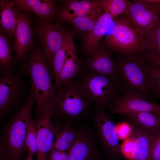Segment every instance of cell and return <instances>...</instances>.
Masks as SVG:
<instances>
[{
	"label": "cell",
	"mask_w": 160,
	"mask_h": 160,
	"mask_svg": "<svg viewBox=\"0 0 160 160\" xmlns=\"http://www.w3.org/2000/svg\"><path fill=\"white\" fill-rule=\"evenodd\" d=\"M17 72L23 77L29 78L36 97L34 119H37L51 104L56 91L54 75L48 64L43 49L34 46L20 65Z\"/></svg>",
	"instance_id": "obj_1"
},
{
	"label": "cell",
	"mask_w": 160,
	"mask_h": 160,
	"mask_svg": "<svg viewBox=\"0 0 160 160\" xmlns=\"http://www.w3.org/2000/svg\"><path fill=\"white\" fill-rule=\"evenodd\" d=\"M36 104L34 90L30 92L20 109L3 126L0 137V160H21L27 150L25 140L28 121Z\"/></svg>",
	"instance_id": "obj_2"
},
{
	"label": "cell",
	"mask_w": 160,
	"mask_h": 160,
	"mask_svg": "<svg viewBox=\"0 0 160 160\" xmlns=\"http://www.w3.org/2000/svg\"><path fill=\"white\" fill-rule=\"evenodd\" d=\"M51 105L52 119L69 121L85 116L91 105L77 79L56 87Z\"/></svg>",
	"instance_id": "obj_3"
},
{
	"label": "cell",
	"mask_w": 160,
	"mask_h": 160,
	"mask_svg": "<svg viewBox=\"0 0 160 160\" xmlns=\"http://www.w3.org/2000/svg\"><path fill=\"white\" fill-rule=\"evenodd\" d=\"M89 103L105 110L109 103L118 96L119 84L106 76L83 71L77 78Z\"/></svg>",
	"instance_id": "obj_4"
},
{
	"label": "cell",
	"mask_w": 160,
	"mask_h": 160,
	"mask_svg": "<svg viewBox=\"0 0 160 160\" xmlns=\"http://www.w3.org/2000/svg\"><path fill=\"white\" fill-rule=\"evenodd\" d=\"M17 72L0 76V117L17 113L24 104L30 89L28 80Z\"/></svg>",
	"instance_id": "obj_5"
},
{
	"label": "cell",
	"mask_w": 160,
	"mask_h": 160,
	"mask_svg": "<svg viewBox=\"0 0 160 160\" xmlns=\"http://www.w3.org/2000/svg\"><path fill=\"white\" fill-rule=\"evenodd\" d=\"M113 20L111 32L103 39L100 45L126 56L135 55L139 52L140 47L137 31L124 16H119Z\"/></svg>",
	"instance_id": "obj_6"
},
{
	"label": "cell",
	"mask_w": 160,
	"mask_h": 160,
	"mask_svg": "<svg viewBox=\"0 0 160 160\" xmlns=\"http://www.w3.org/2000/svg\"><path fill=\"white\" fill-rule=\"evenodd\" d=\"M61 24L38 17L33 21L34 36L38 38L43 46L48 64L53 73L54 57L62 45L68 30Z\"/></svg>",
	"instance_id": "obj_7"
},
{
	"label": "cell",
	"mask_w": 160,
	"mask_h": 160,
	"mask_svg": "<svg viewBox=\"0 0 160 160\" xmlns=\"http://www.w3.org/2000/svg\"><path fill=\"white\" fill-rule=\"evenodd\" d=\"M124 16L138 33L140 43L145 35L160 23V3L134 0Z\"/></svg>",
	"instance_id": "obj_8"
},
{
	"label": "cell",
	"mask_w": 160,
	"mask_h": 160,
	"mask_svg": "<svg viewBox=\"0 0 160 160\" xmlns=\"http://www.w3.org/2000/svg\"><path fill=\"white\" fill-rule=\"evenodd\" d=\"M135 56H127L125 59L116 62L118 71V82L119 84L123 82L127 89L147 95L150 90L144 70L145 60L140 55Z\"/></svg>",
	"instance_id": "obj_9"
},
{
	"label": "cell",
	"mask_w": 160,
	"mask_h": 160,
	"mask_svg": "<svg viewBox=\"0 0 160 160\" xmlns=\"http://www.w3.org/2000/svg\"><path fill=\"white\" fill-rule=\"evenodd\" d=\"M92 117L103 150L112 157H123L116 125L110 115L105 110L96 108Z\"/></svg>",
	"instance_id": "obj_10"
},
{
	"label": "cell",
	"mask_w": 160,
	"mask_h": 160,
	"mask_svg": "<svg viewBox=\"0 0 160 160\" xmlns=\"http://www.w3.org/2000/svg\"><path fill=\"white\" fill-rule=\"evenodd\" d=\"M144 96L136 91L127 89L121 96L113 99L106 113L122 116L131 112H149L160 115V104L148 101Z\"/></svg>",
	"instance_id": "obj_11"
},
{
	"label": "cell",
	"mask_w": 160,
	"mask_h": 160,
	"mask_svg": "<svg viewBox=\"0 0 160 160\" xmlns=\"http://www.w3.org/2000/svg\"><path fill=\"white\" fill-rule=\"evenodd\" d=\"M17 23L13 50L17 65H20L27 57L34 45L33 22L29 12L15 5Z\"/></svg>",
	"instance_id": "obj_12"
},
{
	"label": "cell",
	"mask_w": 160,
	"mask_h": 160,
	"mask_svg": "<svg viewBox=\"0 0 160 160\" xmlns=\"http://www.w3.org/2000/svg\"><path fill=\"white\" fill-rule=\"evenodd\" d=\"M112 51L99 45L85 55L83 71L111 77L117 81L118 71L116 62L112 58Z\"/></svg>",
	"instance_id": "obj_13"
},
{
	"label": "cell",
	"mask_w": 160,
	"mask_h": 160,
	"mask_svg": "<svg viewBox=\"0 0 160 160\" xmlns=\"http://www.w3.org/2000/svg\"><path fill=\"white\" fill-rule=\"evenodd\" d=\"M34 120L37 133L36 160H46L55 139L51 103L46 107L41 116Z\"/></svg>",
	"instance_id": "obj_14"
},
{
	"label": "cell",
	"mask_w": 160,
	"mask_h": 160,
	"mask_svg": "<svg viewBox=\"0 0 160 160\" xmlns=\"http://www.w3.org/2000/svg\"><path fill=\"white\" fill-rule=\"evenodd\" d=\"M122 116L131 128L129 137L134 142V148L131 160H150L154 132L144 128L126 115Z\"/></svg>",
	"instance_id": "obj_15"
},
{
	"label": "cell",
	"mask_w": 160,
	"mask_h": 160,
	"mask_svg": "<svg viewBox=\"0 0 160 160\" xmlns=\"http://www.w3.org/2000/svg\"><path fill=\"white\" fill-rule=\"evenodd\" d=\"M100 6V0H63L57 6L55 20L62 24L92 13Z\"/></svg>",
	"instance_id": "obj_16"
},
{
	"label": "cell",
	"mask_w": 160,
	"mask_h": 160,
	"mask_svg": "<svg viewBox=\"0 0 160 160\" xmlns=\"http://www.w3.org/2000/svg\"><path fill=\"white\" fill-rule=\"evenodd\" d=\"M68 155L69 160H103L92 135L83 127L78 128L76 138Z\"/></svg>",
	"instance_id": "obj_17"
},
{
	"label": "cell",
	"mask_w": 160,
	"mask_h": 160,
	"mask_svg": "<svg viewBox=\"0 0 160 160\" xmlns=\"http://www.w3.org/2000/svg\"><path fill=\"white\" fill-rule=\"evenodd\" d=\"M113 21L110 14L104 12L93 28L81 36V47L85 55L100 45L103 36L111 27Z\"/></svg>",
	"instance_id": "obj_18"
},
{
	"label": "cell",
	"mask_w": 160,
	"mask_h": 160,
	"mask_svg": "<svg viewBox=\"0 0 160 160\" xmlns=\"http://www.w3.org/2000/svg\"><path fill=\"white\" fill-rule=\"evenodd\" d=\"M52 121L55 133V141L51 149L68 153L76 138L78 128L71 125V121L52 119Z\"/></svg>",
	"instance_id": "obj_19"
},
{
	"label": "cell",
	"mask_w": 160,
	"mask_h": 160,
	"mask_svg": "<svg viewBox=\"0 0 160 160\" xmlns=\"http://www.w3.org/2000/svg\"><path fill=\"white\" fill-rule=\"evenodd\" d=\"M19 8L34 13L38 18L48 21L55 20L57 7L56 0H14Z\"/></svg>",
	"instance_id": "obj_20"
},
{
	"label": "cell",
	"mask_w": 160,
	"mask_h": 160,
	"mask_svg": "<svg viewBox=\"0 0 160 160\" xmlns=\"http://www.w3.org/2000/svg\"><path fill=\"white\" fill-rule=\"evenodd\" d=\"M83 71L82 64L78 57L74 41L71 43L55 87L76 79Z\"/></svg>",
	"instance_id": "obj_21"
},
{
	"label": "cell",
	"mask_w": 160,
	"mask_h": 160,
	"mask_svg": "<svg viewBox=\"0 0 160 160\" xmlns=\"http://www.w3.org/2000/svg\"><path fill=\"white\" fill-rule=\"evenodd\" d=\"M0 32L14 39L17 17L14 0H0Z\"/></svg>",
	"instance_id": "obj_22"
},
{
	"label": "cell",
	"mask_w": 160,
	"mask_h": 160,
	"mask_svg": "<svg viewBox=\"0 0 160 160\" xmlns=\"http://www.w3.org/2000/svg\"><path fill=\"white\" fill-rule=\"evenodd\" d=\"M14 41L0 32V73L4 75L15 71L16 64L13 50Z\"/></svg>",
	"instance_id": "obj_23"
},
{
	"label": "cell",
	"mask_w": 160,
	"mask_h": 160,
	"mask_svg": "<svg viewBox=\"0 0 160 160\" xmlns=\"http://www.w3.org/2000/svg\"><path fill=\"white\" fill-rule=\"evenodd\" d=\"M104 12L103 9L100 6L93 13L76 18L68 23L71 25L75 33H79L82 36L93 28Z\"/></svg>",
	"instance_id": "obj_24"
},
{
	"label": "cell",
	"mask_w": 160,
	"mask_h": 160,
	"mask_svg": "<svg viewBox=\"0 0 160 160\" xmlns=\"http://www.w3.org/2000/svg\"><path fill=\"white\" fill-rule=\"evenodd\" d=\"M74 35L72 31L68 30L64 42L54 57L52 69L55 78V86L57 85L60 76L64 66L67 53L72 42L74 41Z\"/></svg>",
	"instance_id": "obj_25"
},
{
	"label": "cell",
	"mask_w": 160,
	"mask_h": 160,
	"mask_svg": "<svg viewBox=\"0 0 160 160\" xmlns=\"http://www.w3.org/2000/svg\"><path fill=\"white\" fill-rule=\"evenodd\" d=\"M124 115L152 132L160 130V114L149 112H131Z\"/></svg>",
	"instance_id": "obj_26"
},
{
	"label": "cell",
	"mask_w": 160,
	"mask_h": 160,
	"mask_svg": "<svg viewBox=\"0 0 160 160\" xmlns=\"http://www.w3.org/2000/svg\"><path fill=\"white\" fill-rule=\"evenodd\" d=\"M151 52L160 57V23L145 35L140 43L139 52Z\"/></svg>",
	"instance_id": "obj_27"
},
{
	"label": "cell",
	"mask_w": 160,
	"mask_h": 160,
	"mask_svg": "<svg viewBox=\"0 0 160 160\" xmlns=\"http://www.w3.org/2000/svg\"><path fill=\"white\" fill-rule=\"evenodd\" d=\"M133 3L127 0H100L104 12L109 14L113 20L120 15L125 16Z\"/></svg>",
	"instance_id": "obj_28"
},
{
	"label": "cell",
	"mask_w": 160,
	"mask_h": 160,
	"mask_svg": "<svg viewBox=\"0 0 160 160\" xmlns=\"http://www.w3.org/2000/svg\"><path fill=\"white\" fill-rule=\"evenodd\" d=\"M144 68L150 91L160 97V68L152 65L145 61Z\"/></svg>",
	"instance_id": "obj_29"
},
{
	"label": "cell",
	"mask_w": 160,
	"mask_h": 160,
	"mask_svg": "<svg viewBox=\"0 0 160 160\" xmlns=\"http://www.w3.org/2000/svg\"><path fill=\"white\" fill-rule=\"evenodd\" d=\"M25 145L28 157L33 158L37 151L36 130L35 120L31 117L28 124Z\"/></svg>",
	"instance_id": "obj_30"
},
{
	"label": "cell",
	"mask_w": 160,
	"mask_h": 160,
	"mask_svg": "<svg viewBox=\"0 0 160 160\" xmlns=\"http://www.w3.org/2000/svg\"><path fill=\"white\" fill-rule=\"evenodd\" d=\"M154 132L150 153V160H160V130Z\"/></svg>",
	"instance_id": "obj_31"
},
{
	"label": "cell",
	"mask_w": 160,
	"mask_h": 160,
	"mask_svg": "<svg viewBox=\"0 0 160 160\" xmlns=\"http://www.w3.org/2000/svg\"><path fill=\"white\" fill-rule=\"evenodd\" d=\"M121 145V151L124 156L131 160L134 150V142L129 137Z\"/></svg>",
	"instance_id": "obj_32"
},
{
	"label": "cell",
	"mask_w": 160,
	"mask_h": 160,
	"mask_svg": "<svg viewBox=\"0 0 160 160\" xmlns=\"http://www.w3.org/2000/svg\"><path fill=\"white\" fill-rule=\"evenodd\" d=\"M46 160H69L68 153L51 149L48 153Z\"/></svg>",
	"instance_id": "obj_33"
},
{
	"label": "cell",
	"mask_w": 160,
	"mask_h": 160,
	"mask_svg": "<svg viewBox=\"0 0 160 160\" xmlns=\"http://www.w3.org/2000/svg\"><path fill=\"white\" fill-rule=\"evenodd\" d=\"M125 122L116 125L119 139H127L129 137L130 134L131 127L128 123L126 121Z\"/></svg>",
	"instance_id": "obj_34"
},
{
	"label": "cell",
	"mask_w": 160,
	"mask_h": 160,
	"mask_svg": "<svg viewBox=\"0 0 160 160\" xmlns=\"http://www.w3.org/2000/svg\"><path fill=\"white\" fill-rule=\"evenodd\" d=\"M142 57L150 64L160 68V57L151 52H145L141 54Z\"/></svg>",
	"instance_id": "obj_35"
},
{
	"label": "cell",
	"mask_w": 160,
	"mask_h": 160,
	"mask_svg": "<svg viewBox=\"0 0 160 160\" xmlns=\"http://www.w3.org/2000/svg\"><path fill=\"white\" fill-rule=\"evenodd\" d=\"M21 160H34L33 159V158L27 156V157L25 159H22Z\"/></svg>",
	"instance_id": "obj_36"
}]
</instances>
